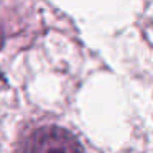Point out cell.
Here are the masks:
<instances>
[{
  "instance_id": "obj_1",
  "label": "cell",
  "mask_w": 153,
  "mask_h": 153,
  "mask_svg": "<svg viewBox=\"0 0 153 153\" xmlns=\"http://www.w3.org/2000/svg\"><path fill=\"white\" fill-rule=\"evenodd\" d=\"M27 153H84V150L71 132L61 127L46 125L30 133Z\"/></svg>"
}]
</instances>
